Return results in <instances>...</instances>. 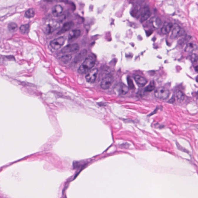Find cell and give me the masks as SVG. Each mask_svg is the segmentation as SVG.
<instances>
[{
    "instance_id": "obj_1",
    "label": "cell",
    "mask_w": 198,
    "mask_h": 198,
    "mask_svg": "<svg viewBox=\"0 0 198 198\" xmlns=\"http://www.w3.org/2000/svg\"><path fill=\"white\" fill-rule=\"evenodd\" d=\"M95 64V60L92 56H89L87 57L82 64L78 69V73L81 74H86L91 70Z\"/></svg>"
},
{
    "instance_id": "obj_2",
    "label": "cell",
    "mask_w": 198,
    "mask_h": 198,
    "mask_svg": "<svg viewBox=\"0 0 198 198\" xmlns=\"http://www.w3.org/2000/svg\"><path fill=\"white\" fill-rule=\"evenodd\" d=\"M60 24L57 21L51 19L46 22L45 24L44 31L47 35L52 33L59 27Z\"/></svg>"
},
{
    "instance_id": "obj_3",
    "label": "cell",
    "mask_w": 198,
    "mask_h": 198,
    "mask_svg": "<svg viewBox=\"0 0 198 198\" xmlns=\"http://www.w3.org/2000/svg\"><path fill=\"white\" fill-rule=\"evenodd\" d=\"M169 90L164 87H160L156 89L155 92V97L161 100H166L170 96Z\"/></svg>"
},
{
    "instance_id": "obj_4",
    "label": "cell",
    "mask_w": 198,
    "mask_h": 198,
    "mask_svg": "<svg viewBox=\"0 0 198 198\" xmlns=\"http://www.w3.org/2000/svg\"><path fill=\"white\" fill-rule=\"evenodd\" d=\"M171 37L173 38H178L183 36L185 34V31L183 28L181 27L177 24H173L172 28Z\"/></svg>"
},
{
    "instance_id": "obj_5",
    "label": "cell",
    "mask_w": 198,
    "mask_h": 198,
    "mask_svg": "<svg viewBox=\"0 0 198 198\" xmlns=\"http://www.w3.org/2000/svg\"><path fill=\"white\" fill-rule=\"evenodd\" d=\"M114 81V78L112 75H108L105 77L101 82V87L103 90H107L110 87Z\"/></svg>"
},
{
    "instance_id": "obj_6",
    "label": "cell",
    "mask_w": 198,
    "mask_h": 198,
    "mask_svg": "<svg viewBox=\"0 0 198 198\" xmlns=\"http://www.w3.org/2000/svg\"><path fill=\"white\" fill-rule=\"evenodd\" d=\"M65 40L64 37L61 36L51 41L50 42V46L53 49H59L64 44Z\"/></svg>"
},
{
    "instance_id": "obj_7",
    "label": "cell",
    "mask_w": 198,
    "mask_h": 198,
    "mask_svg": "<svg viewBox=\"0 0 198 198\" xmlns=\"http://www.w3.org/2000/svg\"><path fill=\"white\" fill-rule=\"evenodd\" d=\"M79 46L78 43H72L67 45L61 50L62 53H76L79 51Z\"/></svg>"
},
{
    "instance_id": "obj_8",
    "label": "cell",
    "mask_w": 198,
    "mask_h": 198,
    "mask_svg": "<svg viewBox=\"0 0 198 198\" xmlns=\"http://www.w3.org/2000/svg\"><path fill=\"white\" fill-rule=\"evenodd\" d=\"M148 25L152 30L158 29L162 24V21L160 18L157 17H153L148 21Z\"/></svg>"
},
{
    "instance_id": "obj_9",
    "label": "cell",
    "mask_w": 198,
    "mask_h": 198,
    "mask_svg": "<svg viewBox=\"0 0 198 198\" xmlns=\"http://www.w3.org/2000/svg\"><path fill=\"white\" fill-rule=\"evenodd\" d=\"M98 72V70L97 68L90 70L85 76L86 81L90 83L95 82L97 78Z\"/></svg>"
},
{
    "instance_id": "obj_10",
    "label": "cell",
    "mask_w": 198,
    "mask_h": 198,
    "mask_svg": "<svg viewBox=\"0 0 198 198\" xmlns=\"http://www.w3.org/2000/svg\"><path fill=\"white\" fill-rule=\"evenodd\" d=\"M151 15L150 8L148 6L145 5L143 7L140 13V21L141 23L147 20Z\"/></svg>"
},
{
    "instance_id": "obj_11",
    "label": "cell",
    "mask_w": 198,
    "mask_h": 198,
    "mask_svg": "<svg viewBox=\"0 0 198 198\" xmlns=\"http://www.w3.org/2000/svg\"><path fill=\"white\" fill-rule=\"evenodd\" d=\"M81 34V31L79 30H74L70 32L68 36V42H72L76 40Z\"/></svg>"
},
{
    "instance_id": "obj_12",
    "label": "cell",
    "mask_w": 198,
    "mask_h": 198,
    "mask_svg": "<svg viewBox=\"0 0 198 198\" xmlns=\"http://www.w3.org/2000/svg\"><path fill=\"white\" fill-rule=\"evenodd\" d=\"M116 90L120 95H125L127 93L129 89L127 86L122 83L117 84L116 87Z\"/></svg>"
},
{
    "instance_id": "obj_13",
    "label": "cell",
    "mask_w": 198,
    "mask_h": 198,
    "mask_svg": "<svg viewBox=\"0 0 198 198\" xmlns=\"http://www.w3.org/2000/svg\"><path fill=\"white\" fill-rule=\"evenodd\" d=\"M74 26V23L72 21L68 22L65 23L62 28L58 32L57 34L58 35H61L66 32L67 31H69L73 26Z\"/></svg>"
},
{
    "instance_id": "obj_14",
    "label": "cell",
    "mask_w": 198,
    "mask_h": 198,
    "mask_svg": "<svg viewBox=\"0 0 198 198\" xmlns=\"http://www.w3.org/2000/svg\"><path fill=\"white\" fill-rule=\"evenodd\" d=\"M134 79L136 83L139 86L143 87L147 83V80L143 77L139 75H136L134 76Z\"/></svg>"
},
{
    "instance_id": "obj_15",
    "label": "cell",
    "mask_w": 198,
    "mask_h": 198,
    "mask_svg": "<svg viewBox=\"0 0 198 198\" xmlns=\"http://www.w3.org/2000/svg\"><path fill=\"white\" fill-rule=\"evenodd\" d=\"M173 24L170 22H165L161 29V33L164 35L168 34L172 30Z\"/></svg>"
},
{
    "instance_id": "obj_16",
    "label": "cell",
    "mask_w": 198,
    "mask_h": 198,
    "mask_svg": "<svg viewBox=\"0 0 198 198\" xmlns=\"http://www.w3.org/2000/svg\"><path fill=\"white\" fill-rule=\"evenodd\" d=\"M63 10V8L60 5H56L52 9V14L54 17L59 16L62 14Z\"/></svg>"
},
{
    "instance_id": "obj_17",
    "label": "cell",
    "mask_w": 198,
    "mask_h": 198,
    "mask_svg": "<svg viewBox=\"0 0 198 198\" xmlns=\"http://www.w3.org/2000/svg\"><path fill=\"white\" fill-rule=\"evenodd\" d=\"M197 49V46L196 44L190 43H188L186 46L184 51L188 53H191Z\"/></svg>"
},
{
    "instance_id": "obj_18",
    "label": "cell",
    "mask_w": 198,
    "mask_h": 198,
    "mask_svg": "<svg viewBox=\"0 0 198 198\" xmlns=\"http://www.w3.org/2000/svg\"><path fill=\"white\" fill-rule=\"evenodd\" d=\"M30 29V26L28 24H23L19 28L20 32L23 34H27Z\"/></svg>"
},
{
    "instance_id": "obj_19",
    "label": "cell",
    "mask_w": 198,
    "mask_h": 198,
    "mask_svg": "<svg viewBox=\"0 0 198 198\" xmlns=\"http://www.w3.org/2000/svg\"><path fill=\"white\" fill-rule=\"evenodd\" d=\"M176 97H177V100L179 102H182L184 99V94L180 90H178L176 92Z\"/></svg>"
},
{
    "instance_id": "obj_20",
    "label": "cell",
    "mask_w": 198,
    "mask_h": 198,
    "mask_svg": "<svg viewBox=\"0 0 198 198\" xmlns=\"http://www.w3.org/2000/svg\"><path fill=\"white\" fill-rule=\"evenodd\" d=\"M8 29L9 31L11 32L16 31L18 30V25L15 23L11 22L9 23L8 25Z\"/></svg>"
},
{
    "instance_id": "obj_21",
    "label": "cell",
    "mask_w": 198,
    "mask_h": 198,
    "mask_svg": "<svg viewBox=\"0 0 198 198\" xmlns=\"http://www.w3.org/2000/svg\"><path fill=\"white\" fill-rule=\"evenodd\" d=\"M35 15V12L33 9H30L26 12L25 16L27 18H33Z\"/></svg>"
},
{
    "instance_id": "obj_22",
    "label": "cell",
    "mask_w": 198,
    "mask_h": 198,
    "mask_svg": "<svg viewBox=\"0 0 198 198\" xmlns=\"http://www.w3.org/2000/svg\"><path fill=\"white\" fill-rule=\"evenodd\" d=\"M72 58V56L71 55H66L62 56L61 58V60L65 63H67L71 61Z\"/></svg>"
},
{
    "instance_id": "obj_23",
    "label": "cell",
    "mask_w": 198,
    "mask_h": 198,
    "mask_svg": "<svg viewBox=\"0 0 198 198\" xmlns=\"http://www.w3.org/2000/svg\"><path fill=\"white\" fill-rule=\"evenodd\" d=\"M155 88V84L153 82L150 83L149 85L147 86L145 89V91L146 92H151L153 91Z\"/></svg>"
},
{
    "instance_id": "obj_24",
    "label": "cell",
    "mask_w": 198,
    "mask_h": 198,
    "mask_svg": "<svg viewBox=\"0 0 198 198\" xmlns=\"http://www.w3.org/2000/svg\"><path fill=\"white\" fill-rule=\"evenodd\" d=\"M191 61L193 63H197L198 62V56L196 54H193L191 56Z\"/></svg>"
},
{
    "instance_id": "obj_25",
    "label": "cell",
    "mask_w": 198,
    "mask_h": 198,
    "mask_svg": "<svg viewBox=\"0 0 198 198\" xmlns=\"http://www.w3.org/2000/svg\"><path fill=\"white\" fill-rule=\"evenodd\" d=\"M128 84H129L130 87L131 89H133L134 88V84L133 83L132 81L130 79H129L128 80Z\"/></svg>"
}]
</instances>
